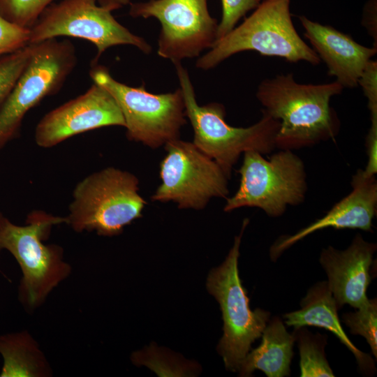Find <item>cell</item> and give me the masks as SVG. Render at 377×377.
Wrapping results in <instances>:
<instances>
[{"mask_svg": "<svg viewBox=\"0 0 377 377\" xmlns=\"http://www.w3.org/2000/svg\"><path fill=\"white\" fill-rule=\"evenodd\" d=\"M343 89L337 81L300 84L292 73L263 80L256 98L264 108L263 111L280 123L276 147L291 150L334 139L340 121L330 100Z\"/></svg>", "mask_w": 377, "mask_h": 377, "instance_id": "1", "label": "cell"}, {"mask_svg": "<svg viewBox=\"0 0 377 377\" xmlns=\"http://www.w3.org/2000/svg\"><path fill=\"white\" fill-rule=\"evenodd\" d=\"M63 223L66 217L37 210L27 216L24 226H18L0 212V249L8 251L20 265L18 297L29 312L40 307L71 273L63 248L44 243L52 226Z\"/></svg>", "mask_w": 377, "mask_h": 377, "instance_id": "2", "label": "cell"}, {"mask_svg": "<svg viewBox=\"0 0 377 377\" xmlns=\"http://www.w3.org/2000/svg\"><path fill=\"white\" fill-rule=\"evenodd\" d=\"M180 84L185 114L193 130V143L214 160L230 177L232 168L242 154L255 150L262 154L275 147L280 123L266 112L249 127H235L225 120L223 105L211 103L199 105L187 70L181 62L174 64Z\"/></svg>", "mask_w": 377, "mask_h": 377, "instance_id": "3", "label": "cell"}, {"mask_svg": "<svg viewBox=\"0 0 377 377\" xmlns=\"http://www.w3.org/2000/svg\"><path fill=\"white\" fill-rule=\"evenodd\" d=\"M291 0H264L246 17L207 53L196 66L212 68L237 53L253 50L261 55L278 57L291 63L304 61L318 65L320 59L300 37L290 10Z\"/></svg>", "mask_w": 377, "mask_h": 377, "instance_id": "4", "label": "cell"}, {"mask_svg": "<svg viewBox=\"0 0 377 377\" xmlns=\"http://www.w3.org/2000/svg\"><path fill=\"white\" fill-rule=\"evenodd\" d=\"M138 191V177L128 171L107 167L93 172L75 186L66 223L77 232L119 235L142 216L147 202Z\"/></svg>", "mask_w": 377, "mask_h": 377, "instance_id": "5", "label": "cell"}, {"mask_svg": "<svg viewBox=\"0 0 377 377\" xmlns=\"http://www.w3.org/2000/svg\"><path fill=\"white\" fill-rule=\"evenodd\" d=\"M238 170L239 186L227 198L223 210L231 212L244 207H258L267 215H282L288 205H297L304 200L306 175L302 159L289 149H281L265 159L260 152L244 154Z\"/></svg>", "mask_w": 377, "mask_h": 377, "instance_id": "6", "label": "cell"}, {"mask_svg": "<svg viewBox=\"0 0 377 377\" xmlns=\"http://www.w3.org/2000/svg\"><path fill=\"white\" fill-rule=\"evenodd\" d=\"M90 77L105 88L117 103L125 121L126 137L152 149L179 138L186 124L184 103L180 89L155 94L144 84L134 87L116 80L103 66L94 63Z\"/></svg>", "mask_w": 377, "mask_h": 377, "instance_id": "7", "label": "cell"}, {"mask_svg": "<svg viewBox=\"0 0 377 377\" xmlns=\"http://www.w3.org/2000/svg\"><path fill=\"white\" fill-rule=\"evenodd\" d=\"M248 223L249 219H245L226 260L210 272L207 283L222 311L223 334L217 349L226 368L232 371H238L251 344L262 336L270 316L269 311L261 309L251 310L239 275V246Z\"/></svg>", "mask_w": 377, "mask_h": 377, "instance_id": "8", "label": "cell"}, {"mask_svg": "<svg viewBox=\"0 0 377 377\" xmlns=\"http://www.w3.org/2000/svg\"><path fill=\"white\" fill-rule=\"evenodd\" d=\"M76 62L75 48L69 40L52 38L32 44L29 61L0 110V150L19 135L28 111L59 91Z\"/></svg>", "mask_w": 377, "mask_h": 377, "instance_id": "9", "label": "cell"}, {"mask_svg": "<svg viewBox=\"0 0 377 377\" xmlns=\"http://www.w3.org/2000/svg\"><path fill=\"white\" fill-rule=\"evenodd\" d=\"M160 163L161 184L153 201L173 202L180 209H202L212 198H226L230 178L212 158L193 142L171 140Z\"/></svg>", "mask_w": 377, "mask_h": 377, "instance_id": "10", "label": "cell"}, {"mask_svg": "<svg viewBox=\"0 0 377 377\" xmlns=\"http://www.w3.org/2000/svg\"><path fill=\"white\" fill-rule=\"evenodd\" d=\"M29 30V44L61 36L88 40L97 50L94 63L115 45H133L145 54L151 51V45L144 38L121 24L112 11L98 6L95 0H61L51 4Z\"/></svg>", "mask_w": 377, "mask_h": 377, "instance_id": "11", "label": "cell"}, {"mask_svg": "<svg viewBox=\"0 0 377 377\" xmlns=\"http://www.w3.org/2000/svg\"><path fill=\"white\" fill-rule=\"evenodd\" d=\"M133 17H155L161 28L158 54L173 64L193 58L216 40L218 22L207 8V0H149L131 3Z\"/></svg>", "mask_w": 377, "mask_h": 377, "instance_id": "12", "label": "cell"}, {"mask_svg": "<svg viewBox=\"0 0 377 377\" xmlns=\"http://www.w3.org/2000/svg\"><path fill=\"white\" fill-rule=\"evenodd\" d=\"M125 127L121 110L103 87L93 84L82 95L47 113L37 124L34 140L43 148H50L74 135L94 129Z\"/></svg>", "mask_w": 377, "mask_h": 377, "instance_id": "13", "label": "cell"}, {"mask_svg": "<svg viewBox=\"0 0 377 377\" xmlns=\"http://www.w3.org/2000/svg\"><path fill=\"white\" fill-rule=\"evenodd\" d=\"M376 250V244L365 241L360 234L345 250L332 246L323 249L319 261L327 274V285L338 309L344 304L359 309L369 302L366 292Z\"/></svg>", "mask_w": 377, "mask_h": 377, "instance_id": "14", "label": "cell"}, {"mask_svg": "<svg viewBox=\"0 0 377 377\" xmlns=\"http://www.w3.org/2000/svg\"><path fill=\"white\" fill-rule=\"evenodd\" d=\"M299 20L304 37L325 64L328 75L334 77L343 89L357 87L365 66L377 53V47L364 46L349 35L304 15Z\"/></svg>", "mask_w": 377, "mask_h": 377, "instance_id": "15", "label": "cell"}, {"mask_svg": "<svg viewBox=\"0 0 377 377\" xmlns=\"http://www.w3.org/2000/svg\"><path fill=\"white\" fill-rule=\"evenodd\" d=\"M352 191L336 203L322 218L291 235H282L272 244L269 255L273 261L293 244L322 229H360L371 231L377 209V183L374 177L364 179L357 171L353 177Z\"/></svg>", "mask_w": 377, "mask_h": 377, "instance_id": "16", "label": "cell"}, {"mask_svg": "<svg viewBox=\"0 0 377 377\" xmlns=\"http://www.w3.org/2000/svg\"><path fill=\"white\" fill-rule=\"evenodd\" d=\"M301 309L283 315L286 324L294 330L304 326L325 328L333 333L355 355L359 368L374 374L376 367L371 356L359 350L348 337L337 313V306L327 281L313 285L300 302Z\"/></svg>", "mask_w": 377, "mask_h": 377, "instance_id": "17", "label": "cell"}, {"mask_svg": "<svg viewBox=\"0 0 377 377\" xmlns=\"http://www.w3.org/2000/svg\"><path fill=\"white\" fill-rule=\"evenodd\" d=\"M259 346L249 351L238 371L240 376H250L256 369L267 377H283L290 375L294 334H289L282 320L275 317L267 323Z\"/></svg>", "mask_w": 377, "mask_h": 377, "instance_id": "18", "label": "cell"}, {"mask_svg": "<svg viewBox=\"0 0 377 377\" xmlns=\"http://www.w3.org/2000/svg\"><path fill=\"white\" fill-rule=\"evenodd\" d=\"M0 377H47L52 369L37 341L27 331L0 335Z\"/></svg>", "mask_w": 377, "mask_h": 377, "instance_id": "19", "label": "cell"}, {"mask_svg": "<svg viewBox=\"0 0 377 377\" xmlns=\"http://www.w3.org/2000/svg\"><path fill=\"white\" fill-rule=\"evenodd\" d=\"M300 355L301 377H333L334 374L325 357L326 337L313 334L303 327L295 329Z\"/></svg>", "mask_w": 377, "mask_h": 377, "instance_id": "20", "label": "cell"}, {"mask_svg": "<svg viewBox=\"0 0 377 377\" xmlns=\"http://www.w3.org/2000/svg\"><path fill=\"white\" fill-rule=\"evenodd\" d=\"M353 313H344L343 321L350 328L354 335H361L365 338L371 347L372 353L377 357V302L376 299L357 309Z\"/></svg>", "mask_w": 377, "mask_h": 377, "instance_id": "21", "label": "cell"}, {"mask_svg": "<svg viewBox=\"0 0 377 377\" xmlns=\"http://www.w3.org/2000/svg\"><path fill=\"white\" fill-rule=\"evenodd\" d=\"M31 51L32 44H28L0 57V110L29 61Z\"/></svg>", "mask_w": 377, "mask_h": 377, "instance_id": "22", "label": "cell"}, {"mask_svg": "<svg viewBox=\"0 0 377 377\" xmlns=\"http://www.w3.org/2000/svg\"><path fill=\"white\" fill-rule=\"evenodd\" d=\"M54 0H0V14L8 20L30 29Z\"/></svg>", "mask_w": 377, "mask_h": 377, "instance_id": "23", "label": "cell"}, {"mask_svg": "<svg viewBox=\"0 0 377 377\" xmlns=\"http://www.w3.org/2000/svg\"><path fill=\"white\" fill-rule=\"evenodd\" d=\"M260 2L261 0H221L222 17L218 24L216 43L232 30L239 20L250 10H255Z\"/></svg>", "mask_w": 377, "mask_h": 377, "instance_id": "24", "label": "cell"}, {"mask_svg": "<svg viewBox=\"0 0 377 377\" xmlns=\"http://www.w3.org/2000/svg\"><path fill=\"white\" fill-rule=\"evenodd\" d=\"M30 30L6 19L0 14V57L29 43Z\"/></svg>", "mask_w": 377, "mask_h": 377, "instance_id": "25", "label": "cell"}, {"mask_svg": "<svg viewBox=\"0 0 377 377\" xmlns=\"http://www.w3.org/2000/svg\"><path fill=\"white\" fill-rule=\"evenodd\" d=\"M358 85L367 99L370 119H377V61L371 59L362 71Z\"/></svg>", "mask_w": 377, "mask_h": 377, "instance_id": "26", "label": "cell"}, {"mask_svg": "<svg viewBox=\"0 0 377 377\" xmlns=\"http://www.w3.org/2000/svg\"><path fill=\"white\" fill-rule=\"evenodd\" d=\"M368 161L363 170H358L364 179L374 177L377 172V119H371V126L366 138Z\"/></svg>", "mask_w": 377, "mask_h": 377, "instance_id": "27", "label": "cell"}, {"mask_svg": "<svg viewBox=\"0 0 377 377\" xmlns=\"http://www.w3.org/2000/svg\"><path fill=\"white\" fill-rule=\"evenodd\" d=\"M362 25L367 29L369 34L377 41L376 23V0H369L366 3L362 14Z\"/></svg>", "mask_w": 377, "mask_h": 377, "instance_id": "28", "label": "cell"}, {"mask_svg": "<svg viewBox=\"0 0 377 377\" xmlns=\"http://www.w3.org/2000/svg\"><path fill=\"white\" fill-rule=\"evenodd\" d=\"M97 4L110 11L130 4L131 0H95Z\"/></svg>", "mask_w": 377, "mask_h": 377, "instance_id": "29", "label": "cell"}, {"mask_svg": "<svg viewBox=\"0 0 377 377\" xmlns=\"http://www.w3.org/2000/svg\"><path fill=\"white\" fill-rule=\"evenodd\" d=\"M263 1H264V0H263Z\"/></svg>", "mask_w": 377, "mask_h": 377, "instance_id": "30", "label": "cell"}]
</instances>
